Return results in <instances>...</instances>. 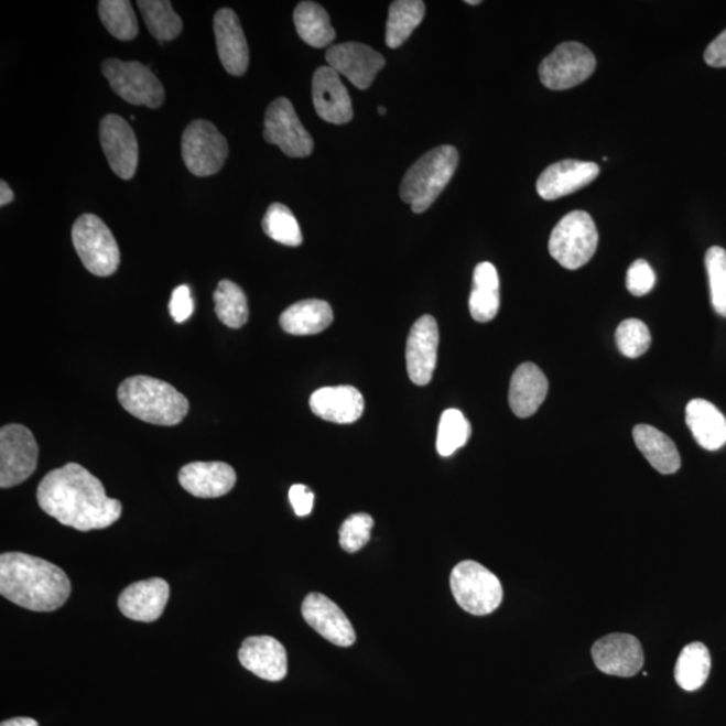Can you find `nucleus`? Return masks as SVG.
Here are the masks:
<instances>
[{
	"mask_svg": "<svg viewBox=\"0 0 726 726\" xmlns=\"http://www.w3.org/2000/svg\"><path fill=\"white\" fill-rule=\"evenodd\" d=\"M36 500L47 516L80 532L111 527L123 511L118 499L107 497L101 481L77 463L48 473Z\"/></svg>",
	"mask_w": 726,
	"mask_h": 726,
	"instance_id": "obj_1",
	"label": "nucleus"
},
{
	"mask_svg": "<svg viewBox=\"0 0 726 726\" xmlns=\"http://www.w3.org/2000/svg\"><path fill=\"white\" fill-rule=\"evenodd\" d=\"M0 594L30 611L52 613L68 602L72 584L57 565L11 552L0 556Z\"/></svg>",
	"mask_w": 726,
	"mask_h": 726,
	"instance_id": "obj_2",
	"label": "nucleus"
},
{
	"mask_svg": "<svg viewBox=\"0 0 726 726\" xmlns=\"http://www.w3.org/2000/svg\"><path fill=\"white\" fill-rule=\"evenodd\" d=\"M118 399L132 416L163 426L180 424L191 408L173 386L148 376L127 378L120 383Z\"/></svg>",
	"mask_w": 726,
	"mask_h": 726,
	"instance_id": "obj_3",
	"label": "nucleus"
},
{
	"mask_svg": "<svg viewBox=\"0 0 726 726\" xmlns=\"http://www.w3.org/2000/svg\"><path fill=\"white\" fill-rule=\"evenodd\" d=\"M459 154L453 145H441L421 156L402 180L401 199L413 213H424L435 203L455 174Z\"/></svg>",
	"mask_w": 726,
	"mask_h": 726,
	"instance_id": "obj_4",
	"label": "nucleus"
},
{
	"mask_svg": "<svg viewBox=\"0 0 726 726\" xmlns=\"http://www.w3.org/2000/svg\"><path fill=\"white\" fill-rule=\"evenodd\" d=\"M599 234L587 212L575 210L556 225L549 240V252L566 270H578L594 258Z\"/></svg>",
	"mask_w": 726,
	"mask_h": 726,
	"instance_id": "obj_5",
	"label": "nucleus"
},
{
	"mask_svg": "<svg viewBox=\"0 0 726 726\" xmlns=\"http://www.w3.org/2000/svg\"><path fill=\"white\" fill-rule=\"evenodd\" d=\"M73 246L87 270L99 278L111 277L120 266V249L112 231L95 215L77 218L72 230Z\"/></svg>",
	"mask_w": 726,
	"mask_h": 726,
	"instance_id": "obj_6",
	"label": "nucleus"
},
{
	"mask_svg": "<svg viewBox=\"0 0 726 726\" xmlns=\"http://www.w3.org/2000/svg\"><path fill=\"white\" fill-rule=\"evenodd\" d=\"M451 590L466 613L477 616L492 614L503 599L499 578L475 561H463L454 567Z\"/></svg>",
	"mask_w": 726,
	"mask_h": 726,
	"instance_id": "obj_7",
	"label": "nucleus"
},
{
	"mask_svg": "<svg viewBox=\"0 0 726 726\" xmlns=\"http://www.w3.org/2000/svg\"><path fill=\"white\" fill-rule=\"evenodd\" d=\"M101 71L115 94L124 101L151 109L162 106L163 85L143 64L109 58L104 61Z\"/></svg>",
	"mask_w": 726,
	"mask_h": 726,
	"instance_id": "obj_8",
	"label": "nucleus"
},
{
	"mask_svg": "<svg viewBox=\"0 0 726 726\" xmlns=\"http://www.w3.org/2000/svg\"><path fill=\"white\" fill-rule=\"evenodd\" d=\"M229 155L227 139L215 124L206 120H194L182 137V158L195 176H210L224 167Z\"/></svg>",
	"mask_w": 726,
	"mask_h": 726,
	"instance_id": "obj_9",
	"label": "nucleus"
},
{
	"mask_svg": "<svg viewBox=\"0 0 726 726\" xmlns=\"http://www.w3.org/2000/svg\"><path fill=\"white\" fill-rule=\"evenodd\" d=\"M39 444L26 426H3L0 431V487H14L32 477L39 465Z\"/></svg>",
	"mask_w": 726,
	"mask_h": 726,
	"instance_id": "obj_10",
	"label": "nucleus"
},
{
	"mask_svg": "<svg viewBox=\"0 0 726 726\" xmlns=\"http://www.w3.org/2000/svg\"><path fill=\"white\" fill-rule=\"evenodd\" d=\"M595 69L596 58L587 46L565 42L542 61L540 78L549 89L565 90L588 80Z\"/></svg>",
	"mask_w": 726,
	"mask_h": 726,
	"instance_id": "obj_11",
	"label": "nucleus"
},
{
	"mask_svg": "<svg viewBox=\"0 0 726 726\" xmlns=\"http://www.w3.org/2000/svg\"><path fill=\"white\" fill-rule=\"evenodd\" d=\"M264 124L267 142L278 145L286 156L306 158L313 152L314 140L299 120L294 106L285 97L270 104Z\"/></svg>",
	"mask_w": 726,
	"mask_h": 726,
	"instance_id": "obj_12",
	"label": "nucleus"
},
{
	"mask_svg": "<svg viewBox=\"0 0 726 726\" xmlns=\"http://www.w3.org/2000/svg\"><path fill=\"white\" fill-rule=\"evenodd\" d=\"M100 142L113 173L124 181L133 178L138 170L139 150L131 126L119 115H107L100 123Z\"/></svg>",
	"mask_w": 726,
	"mask_h": 726,
	"instance_id": "obj_13",
	"label": "nucleus"
},
{
	"mask_svg": "<svg viewBox=\"0 0 726 726\" xmlns=\"http://www.w3.org/2000/svg\"><path fill=\"white\" fill-rule=\"evenodd\" d=\"M592 658L604 674L624 679L637 675L644 667L642 644L630 633H609L597 640L592 647Z\"/></svg>",
	"mask_w": 726,
	"mask_h": 726,
	"instance_id": "obj_14",
	"label": "nucleus"
},
{
	"mask_svg": "<svg viewBox=\"0 0 726 726\" xmlns=\"http://www.w3.org/2000/svg\"><path fill=\"white\" fill-rule=\"evenodd\" d=\"M326 59L329 68L345 76L358 89H368L377 73L386 66V58L368 45L346 42L328 48Z\"/></svg>",
	"mask_w": 726,
	"mask_h": 726,
	"instance_id": "obj_15",
	"label": "nucleus"
},
{
	"mask_svg": "<svg viewBox=\"0 0 726 726\" xmlns=\"http://www.w3.org/2000/svg\"><path fill=\"white\" fill-rule=\"evenodd\" d=\"M438 349V327L431 315L421 316L409 333L407 368L409 378L416 386H429L435 373Z\"/></svg>",
	"mask_w": 726,
	"mask_h": 726,
	"instance_id": "obj_16",
	"label": "nucleus"
},
{
	"mask_svg": "<svg viewBox=\"0 0 726 726\" xmlns=\"http://www.w3.org/2000/svg\"><path fill=\"white\" fill-rule=\"evenodd\" d=\"M302 614L306 624L335 646L350 647L356 643L351 621L327 596L314 592L303 602Z\"/></svg>",
	"mask_w": 726,
	"mask_h": 726,
	"instance_id": "obj_17",
	"label": "nucleus"
},
{
	"mask_svg": "<svg viewBox=\"0 0 726 726\" xmlns=\"http://www.w3.org/2000/svg\"><path fill=\"white\" fill-rule=\"evenodd\" d=\"M600 174L596 163L567 160L549 166L537 181V192L545 201H554L588 186Z\"/></svg>",
	"mask_w": 726,
	"mask_h": 726,
	"instance_id": "obj_18",
	"label": "nucleus"
},
{
	"mask_svg": "<svg viewBox=\"0 0 726 726\" xmlns=\"http://www.w3.org/2000/svg\"><path fill=\"white\" fill-rule=\"evenodd\" d=\"M313 100L319 118L332 124H346L353 119V106L340 76L329 66L316 69L313 78Z\"/></svg>",
	"mask_w": 726,
	"mask_h": 726,
	"instance_id": "obj_19",
	"label": "nucleus"
},
{
	"mask_svg": "<svg viewBox=\"0 0 726 726\" xmlns=\"http://www.w3.org/2000/svg\"><path fill=\"white\" fill-rule=\"evenodd\" d=\"M169 597L167 582L154 577L130 585L121 592L118 604L126 618L151 624L161 618Z\"/></svg>",
	"mask_w": 726,
	"mask_h": 726,
	"instance_id": "obj_20",
	"label": "nucleus"
},
{
	"mask_svg": "<svg viewBox=\"0 0 726 726\" xmlns=\"http://www.w3.org/2000/svg\"><path fill=\"white\" fill-rule=\"evenodd\" d=\"M213 26H215L218 57L225 71L231 76L246 75L249 47L239 17L231 9L218 10Z\"/></svg>",
	"mask_w": 726,
	"mask_h": 726,
	"instance_id": "obj_21",
	"label": "nucleus"
},
{
	"mask_svg": "<svg viewBox=\"0 0 726 726\" xmlns=\"http://www.w3.org/2000/svg\"><path fill=\"white\" fill-rule=\"evenodd\" d=\"M243 668L259 679L279 682L289 673V659L284 646L272 637H250L239 651Z\"/></svg>",
	"mask_w": 726,
	"mask_h": 726,
	"instance_id": "obj_22",
	"label": "nucleus"
},
{
	"mask_svg": "<svg viewBox=\"0 0 726 726\" xmlns=\"http://www.w3.org/2000/svg\"><path fill=\"white\" fill-rule=\"evenodd\" d=\"M237 475L223 462H194L181 468L180 484L197 498H219L234 490Z\"/></svg>",
	"mask_w": 726,
	"mask_h": 726,
	"instance_id": "obj_23",
	"label": "nucleus"
},
{
	"mask_svg": "<svg viewBox=\"0 0 726 726\" xmlns=\"http://www.w3.org/2000/svg\"><path fill=\"white\" fill-rule=\"evenodd\" d=\"M311 411L316 416L335 424H351L361 419L365 400L353 387L322 388L311 395Z\"/></svg>",
	"mask_w": 726,
	"mask_h": 726,
	"instance_id": "obj_24",
	"label": "nucleus"
},
{
	"mask_svg": "<svg viewBox=\"0 0 726 726\" xmlns=\"http://www.w3.org/2000/svg\"><path fill=\"white\" fill-rule=\"evenodd\" d=\"M548 390L546 377L539 366L522 364L511 377L509 404L512 413L521 419L533 416L545 401Z\"/></svg>",
	"mask_w": 726,
	"mask_h": 726,
	"instance_id": "obj_25",
	"label": "nucleus"
},
{
	"mask_svg": "<svg viewBox=\"0 0 726 726\" xmlns=\"http://www.w3.org/2000/svg\"><path fill=\"white\" fill-rule=\"evenodd\" d=\"M686 424L701 447L717 451L726 444V419L712 402L703 399L689 402Z\"/></svg>",
	"mask_w": 726,
	"mask_h": 726,
	"instance_id": "obj_26",
	"label": "nucleus"
},
{
	"mask_svg": "<svg viewBox=\"0 0 726 726\" xmlns=\"http://www.w3.org/2000/svg\"><path fill=\"white\" fill-rule=\"evenodd\" d=\"M640 453L650 465L663 475L675 474L681 468L679 448L668 435L655 426L639 424L632 431Z\"/></svg>",
	"mask_w": 726,
	"mask_h": 726,
	"instance_id": "obj_27",
	"label": "nucleus"
},
{
	"mask_svg": "<svg viewBox=\"0 0 726 726\" xmlns=\"http://www.w3.org/2000/svg\"><path fill=\"white\" fill-rule=\"evenodd\" d=\"M333 308L325 301L308 299L286 308L280 316V326L292 335H315L332 325Z\"/></svg>",
	"mask_w": 726,
	"mask_h": 726,
	"instance_id": "obj_28",
	"label": "nucleus"
},
{
	"mask_svg": "<svg viewBox=\"0 0 726 726\" xmlns=\"http://www.w3.org/2000/svg\"><path fill=\"white\" fill-rule=\"evenodd\" d=\"M468 306L477 322L487 323L496 318L500 306L499 277L491 262H480L475 268Z\"/></svg>",
	"mask_w": 726,
	"mask_h": 726,
	"instance_id": "obj_29",
	"label": "nucleus"
},
{
	"mask_svg": "<svg viewBox=\"0 0 726 726\" xmlns=\"http://www.w3.org/2000/svg\"><path fill=\"white\" fill-rule=\"evenodd\" d=\"M294 22L299 36L310 46L326 47L335 40V30L329 22L327 11L318 3H299L294 12Z\"/></svg>",
	"mask_w": 726,
	"mask_h": 726,
	"instance_id": "obj_30",
	"label": "nucleus"
},
{
	"mask_svg": "<svg viewBox=\"0 0 726 726\" xmlns=\"http://www.w3.org/2000/svg\"><path fill=\"white\" fill-rule=\"evenodd\" d=\"M711 652L701 642L687 644L675 663V681L686 692L698 691L709 676Z\"/></svg>",
	"mask_w": 726,
	"mask_h": 726,
	"instance_id": "obj_31",
	"label": "nucleus"
},
{
	"mask_svg": "<svg viewBox=\"0 0 726 726\" xmlns=\"http://www.w3.org/2000/svg\"><path fill=\"white\" fill-rule=\"evenodd\" d=\"M425 15V4L421 0H398L390 4L386 42L390 48H398L409 40Z\"/></svg>",
	"mask_w": 726,
	"mask_h": 726,
	"instance_id": "obj_32",
	"label": "nucleus"
},
{
	"mask_svg": "<svg viewBox=\"0 0 726 726\" xmlns=\"http://www.w3.org/2000/svg\"><path fill=\"white\" fill-rule=\"evenodd\" d=\"M138 6L150 33L158 41H173L182 33V20L166 0H139Z\"/></svg>",
	"mask_w": 726,
	"mask_h": 726,
	"instance_id": "obj_33",
	"label": "nucleus"
},
{
	"mask_svg": "<svg viewBox=\"0 0 726 726\" xmlns=\"http://www.w3.org/2000/svg\"><path fill=\"white\" fill-rule=\"evenodd\" d=\"M216 314L225 326L240 328L248 322L249 308L246 294L230 280H223L215 291Z\"/></svg>",
	"mask_w": 726,
	"mask_h": 726,
	"instance_id": "obj_34",
	"label": "nucleus"
},
{
	"mask_svg": "<svg viewBox=\"0 0 726 726\" xmlns=\"http://www.w3.org/2000/svg\"><path fill=\"white\" fill-rule=\"evenodd\" d=\"M100 20L115 39L132 41L139 33L136 11L128 0H101L99 3Z\"/></svg>",
	"mask_w": 726,
	"mask_h": 726,
	"instance_id": "obj_35",
	"label": "nucleus"
},
{
	"mask_svg": "<svg viewBox=\"0 0 726 726\" xmlns=\"http://www.w3.org/2000/svg\"><path fill=\"white\" fill-rule=\"evenodd\" d=\"M262 229L273 241L286 247L302 246L303 236L294 213L283 204H273L268 207L262 218Z\"/></svg>",
	"mask_w": 726,
	"mask_h": 726,
	"instance_id": "obj_36",
	"label": "nucleus"
},
{
	"mask_svg": "<svg viewBox=\"0 0 726 726\" xmlns=\"http://www.w3.org/2000/svg\"><path fill=\"white\" fill-rule=\"evenodd\" d=\"M472 436V425L460 411L447 409L438 424L436 448L438 455L448 457L465 447Z\"/></svg>",
	"mask_w": 726,
	"mask_h": 726,
	"instance_id": "obj_37",
	"label": "nucleus"
},
{
	"mask_svg": "<svg viewBox=\"0 0 726 726\" xmlns=\"http://www.w3.org/2000/svg\"><path fill=\"white\" fill-rule=\"evenodd\" d=\"M707 278H709L713 308L726 318V250L712 247L705 256Z\"/></svg>",
	"mask_w": 726,
	"mask_h": 726,
	"instance_id": "obj_38",
	"label": "nucleus"
},
{
	"mask_svg": "<svg viewBox=\"0 0 726 726\" xmlns=\"http://www.w3.org/2000/svg\"><path fill=\"white\" fill-rule=\"evenodd\" d=\"M615 338L619 351L627 358H639L651 346L650 329L639 319L621 322L616 329Z\"/></svg>",
	"mask_w": 726,
	"mask_h": 726,
	"instance_id": "obj_39",
	"label": "nucleus"
},
{
	"mask_svg": "<svg viewBox=\"0 0 726 726\" xmlns=\"http://www.w3.org/2000/svg\"><path fill=\"white\" fill-rule=\"evenodd\" d=\"M375 521L366 512L353 514L342 523L339 529V544L347 553H356L368 544L371 539Z\"/></svg>",
	"mask_w": 726,
	"mask_h": 726,
	"instance_id": "obj_40",
	"label": "nucleus"
},
{
	"mask_svg": "<svg viewBox=\"0 0 726 726\" xmlns=\"http://www.w3.org/2000/svg\"><path fill=\"white\" fill-rule=\"evenodd\" d=\"M657 282L655 272L649 262L637 260L628 268L627 289L633 296H644L654 289Z\"/></svg>",
	"mask_w": 726,
	"mask_h": 726,
	"instance_id": "obj_41",
	"label": "nucleus"
},
{
	"mask_svg": "<svg viewBox=\"0 0 726 726\" xmlns=\"http://www.w3.org/2000/svg\"><path fill=\"white\" fill-rule=\"evenodd\" d=\"M170 315L176 323L186 322L191 318L194 311V302L191 289L187 285H180L171 295L169 304Z\"/></svg>",
	"mask_w": 726,
	"mask_h": 726,
	"instance_id": "obj_42",
	"label": "nucleus"
},
{
	"mask_svg": "<svg viewBox=\"0 0 726 726\" xmlns=\"http://www.w3.org/2000/svg\"><path fill=\"white\" fill-rule=\"evenodd\" d=\"M290 502L296 516L306 517L314 508V492L307 486L294 485L290 488Z\"/></svg>",
	"mask_w": 726,
	"mask_h": 726,
	"instance_id": "obj_43",
	"label": "nucleus"
},
{
	"mask_svg": "<svg viewBox=\"0 0 726 726\" xmlns=\"http://www.w3.org/2000/svg\"><path fill=\"white\" fill-rule=\"evenodd\" d=\"M704 58L713 68H726V30L706 47Z\"/></svg>",
	"mask_w": 726,
	"mask_h": 726,
	"instance_id": "obj_44",
	"label": "nucleus"
},
{
	"mask_svg": "<svg viewBox=\"0 0 726 726\" xmlns=\"http://www.w3.org/2000/svg\"><path fill=\"white\" fill-rule=\"evenodd\" d=\"M12 201H14V193H12L9 183L6 181L0 182V205H9Z\"/></svg>",
	"mask_w": 726,
	"mask_h": 726,
	"instance_id": "obj_45",
	"label": "nucleus"
},
{
	"mask_svg": "<svg viewBox=\"0 0 726 726\" xmlns=\"http://www.w3.org/2000/svg\"><path fill=\"white\" fill-rule=\"evenodd\" d=\"M0 726H40L39 723L33 718L28 717H17L11 719H6Z\"/></svg>",
	"mask_w": 726,
	"mask_h": 726,
	"instance_id": "obj_46",
	"label": "nucleus"
},
{
	"mask_svg": "<svg viewBox=\"0 0 726 726\" xmlns=\"http://www.w3.org/2000/svg\"><path fill=\"white\" fill-rule=\"evenodd\" d=\"M466 3L472 4V6H477V4H480L481 2H480V0H467Z\"/></svg>",
	"mask_w": 726,
	"mask_h": 726,
	"instance_id": "obj_47",
	"label": "nucleus"
},
{
	"mask_svg": "<svg viewBox=\"0 0 726 726\" xmlns=\"http://www.w3.org/2000/svg\"><path fill=\"white\" fill-rule=\"evenodd\" d=\"M378 113H380L381 116L387 115V108L378 107Z\"/></svg>",
	"mask_w": 726,
	"mask_h": 726,
	"instance_id": "obj_48",
	"label": "nucleus"
}]
</instances>
